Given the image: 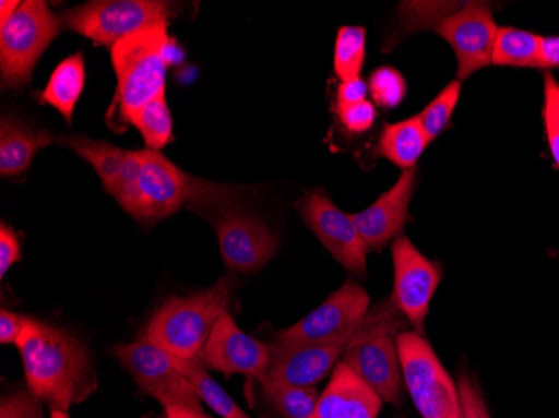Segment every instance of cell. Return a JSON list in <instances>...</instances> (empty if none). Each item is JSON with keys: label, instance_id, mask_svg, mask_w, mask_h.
<instances>
[{"label": "cell", "instance_id": "1", "mask_svg": "<svg viewBox=\"0 0 559 418\" xmlns=\"http://www.w3.org/2000/svg\"><path fill=\"white\" fill-rule=\"evenodd\" d=\"M31 392L52 408L68 410L94 394L90 351L66 330L31 319L17 342Z\"/></svg>", "mask_w": 559, "mask_h": 418}, {"label": "cell", "instance_id": "2", "mask_svg": "<svg viewBox=\"0 0 559 418\" xmlns=\"http://www.w3.org/2000/svg\"><path fill=\"white\" fill-rule=\"evenodd\" d=\"M141 171L136 181L118 196L119 206L138 222H156L181 207L226 206L243 196V188L206 181L188 175L159 151L141 150Z\"/></svg>", "mask_w": 559, "mask_h": 418}, {"label": "cell", "instance_id": "3", "mask_svg": "<svg viewBox=\"0 0 559 418\" xmlns=\"http://www.w3.org/2000/svg\"><path fill=\"white\" fill-rule=\"evenodd\" d=\"M168 25L141 31L111 47L116 72V94L106 112V122L115 133L131 126L134 115L156 97L165 96L168 72Z\"/></svg>", "mask_w": 559, "mask_h": 418}, {"label": "cell", "instance_id": "4", "mask_svg": "<svg viewBox=\"0 0 559 418\" xmlns=\"http://www.w3.org/2000/svg\"><path fill=\"white\" fill-rule=\"evenodd\" d=\"M235 285L226 275L191 297L171 298L151 317L143 339L176 358H200L213 326L228 313Z\"/></svg>", "mask_w": 559, "mask_h": 418}, {"label": "cell", "instance_id": "5", "mask_svg": "<svg viewBox=\"0 0 559 418\" xmlns=\"http://www.w3.org/2000/svg\"><path fill=\"white\" fill-rule=\"evenodd\" d=\"M404 326V315L392 298L380 301L369 311L360 325L359 336L342 358L344 363L389 404L401 402L402 369L397 335Z\"/></svg>", "mask_w": 559, "mask_h": 418}, {"label": "cell", "instance_id": "6", "mask_svg": "<svg viewBox=\"0 0 559 418\" xmlns=\"http://www.w3.org/2000/svg\"><path fill=\"white\" fill-rule=\"evenodd\" d=\"M180 5L163 0H93L59 15L62 27L112 47L124 37L159 24H169Z\"/></svg>", "mask_w": 559, "mask_h": 418}, {"label": "cell", "instance_id": "7", "mask_svg": "<svg viewBox=\"0 0 559 418\" xmlns=\"http://www.w3.org/2000/svg\"><path fill=\"white\" fill-rule=\"evenodd\" d=\"M61 29V21L46 2H21L15 14L0 25V77L4 87L29 86L40 56Z\"/></svg>", "mask_w": 559, "mask_h": 418}, {"label": "cell", "instance_id": "8", "mask_svg": "<svg viewBox=\"0 0 559 418\" xmlns=\"http://www.w3.org/2000/svg\"><path fill=\"white\" fill-rule=\"evenodd\" d=\"M402 375L424 418H461L460 386L455 385L429 342L419 333L397 335Z\"/></svg>", "mask_w": 559, "mask_h": 418}, {"label": "cell", "instance_id": "9", "mask_svg": "<svg viewBox=\"0 0 559 418\" xmlns=\"http://www.w3.org/2000/svg\"><path fill=\"white\" fill-rule=\"evenodd\" d=\"M115 355L138 385L166 408L181 407L203 414L198 390L176 369L175 358L168 351L141 338L134 344L118 345Z\"/></svg>", "mask_w": 559, "mask_h": 418}, {"label": "cell", "instance_id": "10", "mask_svg": "<svg viewBox=\"0 0 559 418\" xmlns=\"http://www.w3.org/2000/svg\"><path fill=\"white\" fill-rule=\"evenodd\" d=\"M369 294L362 286L348 279L312 313L278 332L276 339L294 344L350 342L369 315Z\"/></svg>", "mask_w": 559, "mask_h": 418}, {"label": "cell", "instance_id": "11", "mask_svg": "<svg viewBox=\"0 0 559 418\" xmlns=\"http://www.w3.org/2000/svg\"><path fill=\"white\" fill-rule=\"evenodd\" d=\"M295 206L305 225L312 229L320 243L347 272L359 276L366 275L369 250L355 228L352 215H345L322 190L305 193Z\"/></svg>", "mask_w": 559, "mask_h": 418}, {"label": "cell", "instance_id": "12", "mask_svg": "<svg viewBox=\"0 0 559 418\" xmlns=\"http://www.w3.org/2000/svg\"><path fill=\"white\" fill-rule=\"evenodd\" d=\"M394 260V301L414 332L424 336V322L435 298L442 270L439 263L424 256L409 238L401 237L392 244Z\"/></svg>", "mask_w": 559, "mask_h": 418}, {"label": "cell", "instance_id": "13", "mask_svg": "<svg viewBox=\"0 0 559 418\" xmlns=\"http://www.w3.org/2000/svg\"><path fill=\"white\" fill-rule=\"evenodd\" d=\"M435 31L454 50L460 81L492 64L499 27L488 4L469 2L454 14L441 19Z\"/></svg>", "mask_w": 559, "mask_h": 418}, {"label": "cell", "instance_id": "14", "mask_svg": "<svg viewBox=\"0 0 559 418\" xmlns=\"http://www.w3.org/2000/svg\"><path fill=\"white\" fill-rule=\"evenodd\" d=\"M210 223L218 238L223 261L231 272H260L278 251V237L253 216L225 210Z\"/></svg>", "mask_w": 559, "mask_h": 418}, {"label": "cell", "instance_id": "15", "mask_svg": "<svg viewBox=\"0 0 559 418\" xmlns=\"http://www.w3.org/2000/svg\"><path fill=\"white\" fill-rule=\"evenodd\" d=\"M357 336L359 332L350 342L334 344H294L275 339L270 344L266 380L292 386H313L337 367L338 358L344 357Z\"/></svg>", "mask_w": 559, "mask_h": 418}, {"label": "cell", "instance_id": "16", "mask_svg": "<svg viewBox=\"0 0 559 418\" xmlns=\"http://www.w3.org/2000/svg\"><path fill=\"white\" fill-rule=\"evenodd\" d=\"M200 360L206 365V369L218 370L225 375L241 373L262 383L266 380L270 345L247 335L230 313H225L213 326Z\"/></svg>", "mask_w": 559, "mask_h": 418}, {"label": "cell", "instance_id": "17", "mask_svg": "<svg viewBox=\"0 0 559 418\" xmlns=\"http://www.w3.org/2000/svg\"><path fill=\"white\" fill-rule=\"evenodd\" d=\"M416 187V168L402 172L391 190L372 206L352 215L367 250L379 251L401 235L411 219L409 204Z\"/></svg>", "mask_w": 559, "mask_h": 418}, {"label": "cell", "instance_id": "18", "mask_svg": "<svg viewBox=\"0 0 559 418\" xmlns=\"http://www.w3.org/2000/svg\"><path fill=\"white\" fill-rule=\"evenodd\" d=\"M382 398L344 361H338L317 402L316 418H377Z\"/></svg>", "mask_w": 559, "mask_h": 418}, {"label": "cell", "instance_id": "19", "mask_svg": "<svg viewBox=\"0 0 559 418\" xmlns=\"http://www.w3.org/2000/svg\"><path fill=\"white\" fill-rule=\"evenodd\" d=\"M59 143L46 129H34L15 116H2L0 122V175H22L33 165L43 147Z\"/></svg>", "mask_w": 559, "mask_h": 418}, {"label": "cell", "instance_id": "20", "mask_svg": "<svg viewBox=\"0 0 559 418\" xmlns=\"http://www.w3.org/2000/svg\"><path fill=\"white\" fill-rule=\"evenodd\" d=\"M427 144H429V140L424 133L419 116H414V118L404 119L394 124H385L372 150V156L388 159L392 165L407 171V169L416 168Z\"/></svg>", "mask_w": 559, "mask_h": 418}, {"label": "cell", "instance_id": "21", "mask_svg": "<svg viewBox=\"0 0 559 418\" xmlns=\"http://www.w3.org/2000/svg\"><path fill=\"white\" fill-rule=\"evenodd\" d=\"M86 84V64L83 52L69 56L50 74L46 87L36 94L40 104L52 106L66 121H72L75 104L83 94Z\"/></svg>", "mask_w": 559, "mask_h": 418}, {"label": "cell", "instance_id": "22", "mask_svg": "<svg viewBox=\"0 0 559 418\" xmlns=\"http://www.w3.org/2000/svg\"><path fill=\"white\" fill-rule=\"evenodd\" d=\"M542 37L516 27H499L492 49V64L543 69Z\"/></svg>", "mask_w": 559, "mask_h": 418}, {"label": "cell", "instance_id": "23", "mask_svg": "<svg viewBox=\"0 0 559 418\" xmlns=\"http://www.w3.org/2000/svg\"><path fill=\"white\" fill-rule=\"evenodd\" d=\"M61 143L71 147L75 154H80L81 158L93 166L108 193L115 190L122 166L128 158V151L86 136L61 138Z\"/></svg>", "mask_w": 559, "mask_h": 418}, {"label": "cell", "instance_id": "24", "mask_svg": "<svg viewBox=\"0 0 559 418\" xmlns=\"http://www.w3.org/2000/svg\"><path fill=\"white\" fill-rule=\"evenodd\" d=\"M175 358L176 369L180 370L198 390L201 401L213 408L223 418H250L237 402L212 379L206 365L200 358Z\"/></svg>", "mask_w": 559, "mask_h": 418}, {"label": "cell", "instance_id": "25", "mask_svg": "<svg viewBox=\"0 0 559 418\" xmlns=\"http://www.w3.org/2000/svg\"><path fill=\"white\" fill-rule=\"evenodd\" d=\"M263 398L276 418H316L319 392L316 386H292L285 383H262Z\"/></svg>", "mask_w": 559, "mask_h": 418}, {"label": "cell", "instance_id": "26", "mask_svg": "<svg viewBox=\"0 0 559 418\" xmlns=\"http://www.w3.org/2000/svg\"><path fill=\"white\" fill-rule=\"evenodd\" d=\"M366 61V29L345 25L338 31L334 50V71L342 83L359 80Z\"/></svg>", "mask_w": 559, "mask_h": 418}, {"label": "cell", "instance_id": "27", "mask_svg": "<svg viewBox=\"0 0 559 418\" xmlns=\"http://www.w3.org/2000/svg\"><path fill=\"white\" fill-rule=\"evenodd\" d=\"M131 126L140 131L147 150L159 151L173 141V118L165 96L156 97L134 115Z\"/></svg>", "mask_w": 559, "mask_h": 418}, {"label": "cell", "instance_id": "28", "mask_svg": "<svg viewBox=\"0 0 559 418\" xmlns=\"http://www.w3.org/2000/svg\"><path fill=\"white\" fill-rule=\"evenodd\" d=\"M460 97L461 83L460 81H452L420 112V124H423L424 133H426L429 143L435 141L436 138L441 136L445 129H448L452 115H454L455 106L460 103Z\"/></svg>", "mask_w": 559, "mask_h": 418}, {"label": "cell", "instance_id": "29", "mask_svg": "<svg viewBox=\"0 0 559 418\" xmlns=\"http://www.w3.org/2000/svg\"><path fill=\"white\" fill-rule=\"evenodd\" d=\"M367 86H369V93L372 94L373 103L384 109L397 108L407 94L404 75L391 65L376 69L370 74Z\"/></svg>", "mask_w": 559, "mask_h": 418}, {"label": "cell", "instance_id": "30", "mask_svg": "<svg viewBox=\"0 0 559 418\" xmlns=\"http://www.w3.org/2000/svg\"><path fill=\"white\" fill-rule=\"evenodd\" d=\"M545 118L546 138H548L549 150L552 159L559 169V84L551 72L545 74Z\"/></svg>", "mask_w": 559, "mask_h": 418}, {"label": "cell", "instance_id": "31", "mask_svg": "<svg viewBox=\"0 0 559 418\" xmlns=\"http://www.w3.org/2000/svg\"><path fill=\"white\" fill-rule=\"evenodd\" d=\"M460 383L461 418H491L485 397L480 394L479 385L474 382L467 372H461L457 377Z\"/></svg>", "mask_w": 559, "mask_h": 418}, {"label": "cell", "instance_id": "32", "mask_svg": "<svg viewBox=\"0 0 559 418\" xmlns=\"http://www.w3.org/2000/svg\"><path fill=\"white\" fill-rule=\"evenodd\" d=\"M0 418H44L43 407L39 398L31 390H25L2 398Z\"/></svg>", "mask_w": 559, "mask_h": 418}, {"label": "cell", "instance_id": "33", "mask_svg": "<svg viewBox=\"0 0 559 418\" xmlns=\"http://www.w3.org/2000/svg\"><path fill=\"white\" fill-rule=\"evenodd\" d=\"M338 118L342 124L352 134H364L372 128L376 122L377 111L370 100H362V103L347 106V108L337 109Z\"/></svg>", "mask_w": 559, "mask_h": 418}, {"label": "cell", "instance_id": "34", "mask_svg": "<svg viewBox=\"0 0 559 418\" xmlns=\"http://www.w3.org/2000/svg\"><path fill=\"white\" fill-rule=\"evenodd\" d=\"M22 260L21 240L8 223H0V276Z\"/></svg>", "mask_w": 559, "mask_h": 418}, {"label": "cell", "instance_id": "35", "mask_svg": "<svg viewBox=\"0 0 559 418\" xmlns=\"http://www.w3.org/2000/svg\"><path fill=\"white\" fill-rule=\"evenodd\" d=\"M29 320L31 317L17 315L14 311H0V342L4 345H17Z\"/></svg>", "mask_w": 559, "mask_h": 418}, {"label": "cell", "instance_id": "36", "mask_svg": "<svg viewBox=\"0 0 559 418\" xmlns=\"http://www.w3.org/2000/svg\"><path fill=\"white\" fill-rule=\"evenodd\" d=\"M367 93H369V86L366 81H362V77L342 83L337 91V109L362 103L366 100Z\"/></svg>", "mask_w": 559, "mask_h": 418}, {"label": "cell", "instance_id": "37", "mask_svg": "<svg viewBox=\"0 0 559 418\" xmlns=\"http://www.w3.org/2000/svg\"><path fill=\"white\" fill-rule=\"evenodd\" d=\"M543 69L559 68V37H542Z\"/></svg>", "mask_w": 559, "mask_h": 418}, {"label": "cell", "instance_id": "38", "mask_svg": "<svg viewBox=\"0 0 559 418\" xmlns=\"http://www.w3.org/2000/svg\"><path fill=\"white\" fill-rule=\"evenodd\" d=\"M19 5H21V2H17V0H2L0 2V25L5 24L15 14Z\"/></svg>", "mask_w": 559, "mask_h": 418}, {"label": "cell", "instance_id": "39", "mask_svg": "<svg viewBox=\"0 0 559 418\" xmlns=\"http://www.w3.org/2000/svg\"><path fill=\"white\" fill-rule=\"evenodd\" d=\"M166 418H209L205 414H198V411L188 410L181 407L166 408Z\"/></svg>", "mask_w": 559, "mask_h": 418}, {"label": "cell", "instance_id": "40", "mask_svg": "<svg viewBox=\"0 0 559 418\" xmlns=\"http://www.w3.org/2000/svg\"><path fill=\"white\" fill-rule=\"evenodd\" d=\"M50 418H69V415L66 414V410H61V408H52Z\"/></svg>", "mask_w": 559, "mask_h": 418}]
</instances>
